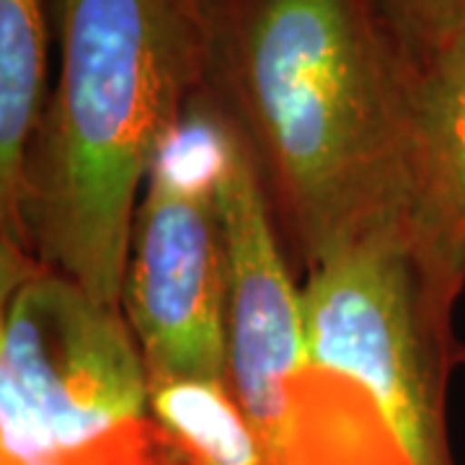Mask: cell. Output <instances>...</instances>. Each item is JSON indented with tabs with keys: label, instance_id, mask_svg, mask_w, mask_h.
<instances>
[{
	"label": "cell",
	"instance_id": "1",
	"mask_svg": "<svg viewBox=\"0 0 465 465\" xmlns=\"http://www.w3.org/2000/svg\"><path fill=\"white\" fill-rule=\"evenodd\" d=\"M207 84L295 274L406 228L411 60L381 0H213Z\"/></svg>",
	"mask_w": 465,
	"mask_h": 465
},
{
	"label": "cell",
	"instance_id": "2",
	"mask_svg": "<svg viewBox=\"0 0 465 465\" xmlns=\"http://www.w3.org/2000/svg\"><path fill=\"white\" fill-rule=\"evenodd\" d=\"M213 0H60V73L29 155V253L119 308L155 150L210 78Z\"/></svg>",
	"mask_w": 465,
	"mask_h": 465
},
{
	"label": "cell",
	"instance_id": "3",
	"mask_svg": "<svg viewBox=\"0 0 465 465\" xmlns=\"http://www.w3.org/2000/svg\"><path fill=\"white\" fill-rule=\"evenodd\" d=\"M300 295L305 367L282 465H452V308L434 298L406 228L326 259Z\"/></svg>",
	"mask_w": 465,
	"mask_h": 465
},
{
	"label": "cell",
	"instance_id": "4",
	"mask_svg": "<svg viewBox=\"0 0 465 465\" xmlns=\"http://www.w3.org/2000/svg\"><path fill=\"white\" fill-rule=\"evenodd\" d=\"M3 465H173L122 308L36 259L3 264Z\"/></svg>",
	"mask_w": 465,
	"mask_h": 465
},
{
	"label": "cell",
	"instance_id": "5",
	"mask_svg": "<svg viewBox=\"0 0 465 465\" xmlns=\"http://www.w3.org/2000/svg\"><path fill=\"white\" fill-rule=\"evenodd\" d=\"M235 143V119L204 84L148 168L119 308L150 382H228L231 256L220 183Z\"/></svg>",
	"mask_w": 465,
	"mask_h": 465
},
{
	"label": "cell",
	"instance_id": "6",
	"mask_svg": "<svg viewBox=\"0 0 465 465\" xmlns=\"http://www.w3.org/2000/svg\"><path fill=\"white\" fill-rule=\"evenodd\" d=\"M220 202L231 256L228 385L262 440L266 463L282 465L305 367L302 295L241 130Z\"/></svg>",
	"mask_w": 465,
	"mask_h": 465
},
{
	"label": "cell",
	"instance_id": "7",
	"mask_svg": "<svg viewBox=\"0 0 465 465\" xmlns=\"http://www.w3.org/2000/svg\"><path fill=\"white\" fill-rule=\"evenodd\" d=\"M406 235L434 298L465 287V34L411 60Z\"/></svg>",
	"mask_w": 465,
	"mask_h": 465
},
{
	"label": "cell",
	"instance_id": "8",
	"mask_svg": "<svg viewBox=\"0 0 465 465\" xmlns=\"http://www.w3.org/2000/svg\"><path fill=\"white\" fill-rule=\"evenodd\" d=\"M45 0H0V228L3 253H29L24 197L29 155L45 116Z\"/></svg>",
	"mask_w": 465,
	"mask_h": 465
},
{
	"label": "cell",
	"instance_id": "9",
	"mask_svg": "<svg viewBox=\"0 0 465 465\" xmlns=\"http://www.w3.org/2000/svg\"><path fill=\"white\" fill-rule=\"evenodd\" d=\"M150 416L186 465H269L225 381L150 382Z\"/></svg>",
	"mask_w": 465,
	"mask_h": 465
},
{
	"label": "cell",
	"instance_id": "10",
	"mask_svg": "<svg viewBox=\"0 0 465 465\" xmlns=\"http://www.w3.org/2000/svg\"><path fill=\"white\" fill-rule=\"evenodd\" d=\"M409 60L427 57L465 34V0H381Z\"/></svg>",
	"mask_w": 465,
	"mask_h": 465
},
{
	"label": "cell",
	"instance_id": "11",
	"mask_svg": "<svg viewBox=\"0 0 465 465\" xmlns=\"http://www.w3.org/2000/svg\"><path fill=\"white\" fill-rule=\"evenodd\" d=\"M179 465H186V463H179Z\"/></svg>",
	"mask_w": 465,
	"mask_h": 465
}]
</instances>
